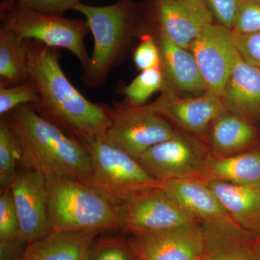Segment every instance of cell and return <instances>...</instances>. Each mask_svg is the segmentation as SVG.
<instances>
[{
    "instance_id": "25",
    "label": "cell",
    "mask_w": 260,
    "mask_h": 260,
    "mask_svg": "<svg viewBox=\"0 0 260 260\" xmlns=\"http://www.w3.org/2000/svg\"><path fill=\"white\" fill-rule=\"evenodd\" d=\"M164 81L161 68L144 70L125 87L124 93L130 105L143 107L153 93L162 88Z\"/></svg>"
},
{
    "instance_id": "32",
    "label": "cell",
    "mask_w": 260,
    "mask_h": 260,
    "mask_svg": "<svg viewBox=\"0 0 260 260\" xmlns=\"http://www.w3.org/2000/svg\"><path fill=\"white\" fill-rule=\"evenodd\" d=\"M242 0H205L218 24L232 30Z\"/></svg>"
},
{
    "instance_id": "16",
    "label": "cell",
    "mask_w": 260,
    "mask_h": 260,
    "mask_svg": "<svg viewBox=\"0 0 260 260\" xmlns=\"http://www.w3.org/2000/svg\"><path fill=\"white\" fill-rule=\"evenodd\" d=\"M160 187L200 223L229 217L205 179H172L161 181Z\"/></svg>"
},
{
    "instance_id": "8",
    "label": "cell",
    "mask_w": 260,
    "mask_h": 260,
    "mask_svg": "<svg viewBox=\"0 0 260 260\" xmlns=\"http://www.w3.org/2000/svg\"><path fill=\"white\" fill-rule=\"evenodd\" d=\"M212 155L198 140L178 133L154 145L138 161L157 180L204 178Z\"/></svg>"
},
{
    "instance_id": "33",
    "label": "cell",
    "mask_w": 260,
    "mask_h": 260,
    "mask_svg": "<svg viewBox=\"0 0 260 260\" xmlns=\"http://www.w3.org/2000/svg\"><path fill=\"white\" fill-rule=\"evenodd\" d=\"M22 4L32 9L60 15L67 10H74L81 0H18Z\"/></svg>"
},
{
    "instance_id": "24",
    "label": "cell",
    "mask_w": 260,
    "mask_h": 260,
    "mask_svg": "<svg viewBox=\"0 0 260 260\" xmlns=\"http://www.w3.org/2000/svg\"><path fill=\"white\" fill-rule=\"evenodd\" d=\"M22 150L16 135L5 116L0 121V189H10L18 178V164H21Z\"/></svg>"
},
{
    "instance_id": "14",
    "label": "cell",
    "mask_w": 260,
    "mask_h": 260,
    "mask_svg": "<svg viewBox=\"0 0 260 260\" xmlns=\"http://www.w3.org/2000/svg\"><path fill=\"white\" fill-rule=\"evenodd\" d=\"M159 30L177 45L189 49L213 16L205 0H155Z\"/></svg>"
},
{
    "instance_id": "27",
    "label": "cell",
    "mask_w": 260,
    "mask_h": 260,
    "mask_svg": "<svg viewBox=\"0 0 260 260\" xmlns=\"http://www.w3.org/2000/svg\"><path fill=\"white\" fill-rule=\"evenodd\" d=\"M19 237L20 223L13 194L10 189H5L0 195V241Z\"/></svg>"
},
{
    "instance_id": "35",
    "label": "cell",
    "mask_w": 260,
    "mask_h": 260,
    "mask_svg": "<svg viewBox=\"0 0 260 260\" xmlns=\"http://www.w3.org/2000/svg\"><path fill=\"white\" fill-rule=\"evenodd\" d=\"M135 260H142V259H139V258L135 257Z\"/></svg>"
},
{
    "instance_id": "17",
    "label": "cell",
    "mask_w": 260,
    "mask_h": 260,
    "mask_svg": "<svg viewBox=\"0 0 260 260\" xmlns=\"http://www.w3.org/2000/svg\"><path fill=\"white\" fill-rule=\"evenodd\" d=\"M220 98L228 112L245 119L259 117V68L240 55Z\"/></svg>"
},
{
    "instance_id": "37",
    "label": "cell",
    "mask_w": 260,
    "mask_h": 260,
    "mask_svg": "<svg viewBox=\"0 0 260 260\" xmlns=\"http://www.w3.org/2000/svg\"><path fill=\"white\" fill-rule=\"evenodd\" d=\"M256 1L259 2V3H260V0H256Z\"/></svg>"
},
{
    "instance_id": "31",
    "label": "cell",
    "mask_w": 260,
    "mask_h": 260,
    "mask_svg": "<svg viewBox=\"0 0 260 260\" xmlns=\"http://www.w3.org/2000/svg\"><path fill=\"white\" fill-rule=\"evenodd\" d=\"M233 37L236 47L242 59L248 64L260 69V32L251 34L233 32Z\"/></svg>"
},
{
    "instance_id": "3",
    "label": "cell",
    "mask_w": 260,
    "mask_h": 260,
    "mask_svg": "<svg viewBox=\"0 0 260 260\" xmlns=\"http://www.w3.org/2000/svg\"><path fill=\"white\" fill-rule=\"evenodd\" d=\"M53 231L98 232L121 228L122 206L88 182L46 177Z\"/></svg>"
},
{
    "instance_id": "21",
    "label": "cell",
    "mask_w": 260,
    "mask_h": 260,
    "mask_svg": "<svg viewBox=\"0 0 260 260\" xmlns=\"http://www.w3.org/2000/svg\"><path fill=\"white\" fill-rule=\"evenodd\" d=\"M203 179H218L260 189V150L212 156Z\"/></svg>"
},
{
    "instance_id": "26",
    "label": "cell",
    "mask_w": 260,
    "mask_h": 260,
    "mask_svg": "<svg viewBox=\"0 0 260 260\" xmlns=\"http://www.w3.org/2000/svg\"><path fill=\"white\" fill-rule=\"evenodd\" d=\"M39 102L37 87L29 79L13 86H0V114L5 116L22 105L36 106Z\"/></svg>"
},
{
    "instance_id": "13",
    "label": "cell",
    "mask_w": 260,
    "mask_h": 260,
    "mask_svg": "<svg viewBox=\"0 0 260 260\" xmlns=\"http://www.w3.org/2000/svg\"><path fill=\"white\" fill-rule=\"evenodd\" d=\"M200 224L205 260H260L258 234L246 230L229 217Z\"/></svg>"
},
{
    "instance_id": "4",
    "label": "cell",
    "mask_w": 260,
    "mask_h": 260,
    "mask_svg": "<svg viewBox=\"0 0 260 260\" xmlns=\"http://www.w3.org/2000/svg\"><path fill=\"white\" fill-rule=\"evenodd\" d=\"M0 17L2 28L21 40L36 41L55 49L64 48L75 54L84 69L88 65L90 57L84 43L90 30L86 20L44 13L28 8L18 0H3Z\"/></svg>"
},
{
    "instance_id": "19",
    "label": "cell",
    "mask_w": 260,
    "mask_h": 260,
    "mask_svg": "<svg viewBox=\"0 0 260 260\" xmlns=\"http://www.w3.org/2000/svg\"><path fill=\"white\" fill-rule=\"evenodd\" d=\"M205 181L229 217L246 230L258 234L260 232V189L218 179Z\"/></svg>"
},
{
    "instance_id": "28",
    "label": "cell",
    "mask_w": 260,
    "mask_h": 260,
    "mask_svg": "<svg viewBox=\"0 0 260 260\" xmlns=\"http://www.w3.org/2000/svg\"><path fill=\"white\" fill-rule=\"evenodd\" d=\"M232 32L251 34L260 32V3L256 0H242L234 21Z\"/></svg>"
},
{
    "instance_id": "20",
    "label": "cell",
    "mask_w": 260,
    "mask_h": 260,
    "mask_svg": "<svg viewBox=\"0 0 260 260\" xmlns=\"http://www.w3.org/2000/svg\"><path fill=\"white\" fill-rule=\"evenodd\" d=\"M160 54L167 76L179 90L199 93L207 90L206 85L194 56L177 45L159 30Z\"/></svg>"
},
{
    "instance_id": "5",
    "label": "cell",
    "mask_w": 260,
    "mask_h": 260,
    "mask_svg": "<svg viewBox=\"0 0 260 260\" xmlns=\"http://www.w3.org/2000/svg\"><path fill=\"white\" fill-rule=\"evenodd\" d=\"M74 10L85 17L94 39L93 54L85 68L84 82L90 88L102 85L124 49L133 20V5L121 0L107 6L80 3Z\"/></svg>"
},
{
    "instance_id": "9",
    "label": "cell",
    "mask_w": 260,
    "mask_h": 260,
    "mask_svg": "<svg viewBox=\"0 0 260 260\" xmlns=\"http://www.w3.org/2000/svg\"><path fill=\"white\" fill-rule=\"evenodd\" d=\"M189 49L204 80L207 91L221 97L240 57L232 30L220 24H210L200 32Z\"/></svg>"
},
{
    "instance_id": "7",
    "label": "cell",
    "mask_w": 260,
    "mask_h": 260,
    "mask_svg": "<svg viewBox=\"0 0 260 260\" xmlns=\"http://www.w3.org/2000/svg\"><path fill=\"white\" fill-rule=\"evenodd\" d=\"M178 133L151 104L139 107L116 105L111 109V124L104 140L138 160L154 145Z\"/></svg>"
},
{
    "instance_id": "30",
    "label": "cell",
    "mask_w": 260,
    "mask_h": 260,
    "mask_svg": "<svg viewBox=\"0 0 260 260\" xmlns=\"http://www.w3.org/2000/svg\"><path fill=\"white\" fill-rule=\"evenodd\" d=\"M135 66L140 71L160 68L161 54L153 38L145 36L136 48L133 55Z\"/></svg>"
},
{
    "instance_id": "36",
    "label": "cell",
    "mask_w": 260,
    "mask_h": 260,
    "mask_svg": "<svg viewBox=\"0 0 260 260\" xmlns=\"http://www.w3.org/2000/svg\"><path fill=\"white\" fill-rule=\"evenodd\" d=\"M200 260H205V259H203V258H201V259H200Z\"/></svg>"
},
{
    "instance_id": "6",
    "label": "cell",
    "mask_w": 260,
    "mask_h": 260,
    "mask_svg": "<svg viewBox=\"0 0 260 260\" xmlns=\"http://www.w3.org/2000/svg\"><path fill=\"white\" fill-rule=\"evenodd\" d=\"M91 157L93 175L89 184L123 206L145 191L160 187L138 160L102 138L80 140Z\"/></svg>"
},
{
    "instance_id": "18",
    "label": "cell",
    "mask_w": 260,
    "mask_h": 260,
    "mask_svg": "<svg viewBox=\"0 0 260 260\" xmlns=\"http://www.w3.org/2000/svg\"><path fill=\"white\" fill-rule=\"evenodd\" d=\"M98 232H57L28 244L22 260H88Z\"/></svg>"
},
{
    "instance_id": "1",
    "label": "cell",
    "mask_w": 260,
    "mask_h": 260,
    "mask_svg": "<svg viewBox=\"0 0 260 260\" xmlns=\"http://www.w3.org/2000/svg\"><path fill=\"white\" fill-rule=\"evenodd\" d=\"M24 43L30 80L39 92L36 110L78 140L105 139L111 109L89 102L70 83L59 65L57 49L36 41Z\"/></svg>"
},
{
    "instance_id": "15",
    "label": "cell",
    "mask_w": 260,
    "mask_h": 260,
    "mask_svg": "<svg viewBox=\"0 0 260 260\" xmlns=\"http://www.w3.org/2000/svg\"><path fill=\"white\" fill-rule=\"evenodd\" d=\"M151 105L155 112L196 134L204 133L219 115L226 111L221 98L208 91L192 99H179L164 94Z\"/></svg>"
},
{
    "instance_id": "34",
    "label": "cell",
    "mask_w": 260,
    "mask_h": 260,
    "mask_svg": "<svg viewBox=\"0 0 260 260\" xmlns=\"http://www.w3.org/2000/svg\"><path fill=\"white\" fill-rule=\"evenodd\" d=\"M28 243L21 237L0 241V260H22Z\"/></svg>"
},
{
    "instance_id": "12",
    "label": "cell",
    "mask_w": 260,
    "mask_h": 260,
    "mask_svg": "<svg viewBox=\"0 0 260 260\" xmlns=\"http://www.w3.org/2000/svg\"><path fill=\"white\" fill-rule=\"evenodd\" d=\"M10 189L18 215L20 237L30 244L52 232L45 176L26 169L19 173Z\"/></svg>"
},
{
    "instance_id": "2",
    "label": "cell",
    "mask_w": 260,
    "mask_h": 260,
    "mask_svg": "<svg viewBox=\"0 0 260 260\" xmlns=\"http://www.w3.org/2000/svg\"><path fill=\"white\" fill-rule=\"evenodd\" d=\"M5 117L20 143L25 169L45 177L90 182L91 157L79 140L45 119L31 104L20 106Z\"/></svg>"
},
{
    "instance_id": "11",
    "label": "cell",
    "mask_w": 260,
    "mask_h": 260,
    "mask_svg": "<svg viewBox=\"0 0 260 260\" xmlns=\"http://www.w3.org/2000/svg\"><path fill=\"white\" fill-rule=\"evenodd\" d=\"M198 220L161 188L145 191L122 206L121 228L131 234L167 230Z\"/></svg>"
},
{
    "instance_id": "10",
    "label": "cell",
    "mask_w": 260,
    "mask_h": 260,
    "mask_svg": "<svg viewBox=\"0 0 260 260\" xmlns=\"http://www.w3.org/2000/svg\"><path fill=\"white\" fill-rule=\"evenodd\" d=\"M129 245L142 260H200L204 239L200 222L159 231L132 234Z\"/></svg>"
},
{
    "instance_id": "22",
    "label": "cell",
    "mask_w": 260,
    "mask_h": 260,
    "mask_svg": "<svg viewBox=\"0 0 260 260\" xmlns=\"http://www.w3.org/2000/svg\"><path fill=\"white\" fill-rule=\"evenodd\" d=\"M256 136L245 118L225 111L212 123L210 141L217 155H234L250 145Z\"/></svg>"
},
{
    "instance_id": "23",
    "label": "cell",
    "mask_w": 260,
    "mask_h": 260,
    "mask_svg": "<svg viewBox=\"0 0 260 260\" xmlns=\"http://www.w3.org/2000/svg\"><path fill=\"white\" fill-rule=\"evenodd\" d=\"M30 79L24 40L6 29L0 30V86L18 85Z\"/></svg>"
},
{
    "instance_id": "29",
    "label": "cell",
    "mask_w": 260,
    "mask_h": 260,
    "mask_svg": "<svg viewBox=\"0 0 260 260\" xmlns=\"http://www.w3.org/2000/svg\"><path fill=\"white\" fill-rule=\"evenodd\" d=\"M135 256L128 244L117 239L101 241L95 245L94 242L88 260H135Z\"/></svg>"
}]
</instances>
